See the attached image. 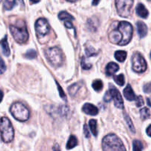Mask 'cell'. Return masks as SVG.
<instances>
[{"instance_id":"6da1fadb","label":"cell","mask_w":151,"mask_h":151,"mask_svg":"<svg viewBox=\"0 0 151 151\" xmlns=\"http://www.w3.org/2000/svg\"><path fill=\"white\" fill-rule=\"evenodd\" d=\"M102 147L103 151H127L122 140L114 134L103 138Z\"/></svg>"},{"instance_id":"7a4b0ae2","label":"cell","mask_w":151,"mask_h":151,"mask_svg":"<svg viewBox=\"0 0 151 151\" xmlns=\"http://www.w3.org/2000/svg\"><path fill=\"white\" fill-rule=\"evenodd\" d=\"M10 30L13 38L17 43L24 44L27 41L29 38V33L24 22L17 23V24L15 25H10Z\"/></svg>"},{"instance_id":"3957f363","label":"cell","mask_w":151,"mask_h":151,"mask_svg":"<svg viewBox=\"0 0 151 151\" xmlns=\"http://www.w3.org/2000/svg\"><path fill=\"white\" fill-rule=\"evenodd\" d=\"M0 134L4 142L8 143L13 141L14 138V130L8 118L1 117L0 119Z\"/></svg>"},{"instance_id":"277c9868","label":"cell","mask_w":151,"mask_h":151,"mask_svg":"<svg viewBox=\"0 0 151 151\" xmlns=\"http://www.w3.org/2000/svg\"><path fill=\"white\" fill-rule=\"evenodd\" d=\"M46 57L48 61L55 67L61 66L64 60V57L61 50L56 47L47 49L46 50Z\"/></svg>"},{"instance_id":"5b68a950","label":"cell","mask_w":151,"mask_h":151,"mask_svg":"<svg viewBox=\"0 0 151 151\" xmlns=\"http://www.w3.org/2000/svg\"><path fill=\"white\" fill-rule=\"evenodd\" d=\"M10 111L12 116L20 122H25L28 120L29 117V111L28 109L19 102L13 103L10 107Z\"/></svg>"},{"instance_id":"8992f818","label":"cell","mask_w":151,"mask_h":151,"mask_svg":"<svg viewBox=\"0 0 151 151\" xmlns=\"http://www.w3.org/2000/svg\"><path fill=\"white\" fill-rule=\"evenodd\" d=\"M117 29L122 35V40L119 44V46H125L131 41L133 35V27L129 22H121L118 24Z\"/></svg>"},{"instance_id":"52a82bcc","label":"cell","mask_w":151,"mask_h":151,"mask_svg":"<svg viewBox=\"0 0 151 151\" xmlns=\"http://www.w3.org/2000/svg\"><path fill=\"white\" fill-rule=\"evenodd\" d=\"M134 0H116L117 13L121 17L128 18L131 15Z\"/></svg>"},{"instance_id":"ba28073f","label":"cell","mask_w":151,"mask_h":151,"mask_svg":"<svg viewBox=\"0 0 151 151\" xmlns=\"http://www.w3.org/2000/svg\"><path fill=\"white\" fill-rule=\"evenodd\" d=\"M132 69L137 73L144 72L147 69V62L140 53H134L131 58Z\"/></svg>"},{"instance_id":"9c48e42d","label":"cell","mask_w":151,"mask_h":151,"mask_svg":"<svg viewBox=\"0 0 151 151\" xmlns=\"http://www.w3.org/2000/svg\"><path fill=\"white\" fill-rule=\"evenodd\" d=\"M35 32L38 36H44L50 32V24L44 18L38 19L35 24Z\"/></svg>"},{"instance_id":"30bf717a","label":"cell","mask_w":151,"mask_h":151,"mask_svg":"<svg viewBox=\"0 0 151 151\" xmlns=\"http://www.w3.org/2000/svg\"><path fill=\"white\" fill-rule=\"evenodd\" d=\"M109 87L110 88H109V91L110 92L112 99L114 102V106L118 109H122L124 108V103L120 92L113 85H109Z\"/></svg>"},{"instance_id":"8fae6325","label":"cell","mask_w":151,"mask_h":151,"mask_svg":"<svg viewBox=\"0 0 151 151\" xmlns=\"http://www.w3.org/2000/svg\"><path fill=\"white\" fill-rule=\"evenodd\" d=\"M109 41L113 44H119L122 40V35L121 32L117 29H116L111 32V33L109 34Z\"/></svg>"},{"instance_id":"7c38bea8","label":"cell","mask_w":151,"mask_h":151,"mask_svg":"<svg viewBox=\"0 0 151 151\" xmlns=\"http://www.w3.org/2000/svg\"><path fill=\"white\" fill-rule=\"evenodd\" d=\"M83 111L86 114L90 116H96L99 113V110L95 106L91 104V103H86L83 106Z\"/></svg>"},{"instance_id":"4fadbf2b","label":"cell","mask_w":151,"mask_h":151,"mask_svg":"<svg viewBox=\"0 0 151 151\" xmlns=\"http://www.w3.org/2000/svg\"><path fill=\"white\" fill-rule=\"evenodd\" d=\"M123 95L125 97V99L129 100V101H134V100H136V99H137V97H136L131 85H129V84L124 89Z\"/></svg>"},{"instance_id":"5bb4252c","label":"cell","mask_w":151,"mask_h":151,"mask_svg":"<svg viewBox=\"0 0 151 151\" xmlns=\"http://www.w3.org/2000/svg\"><path fill=\"white\" fill-rule=\"evenodd\" d=\"M136 11H137V15L140 17L143 18V19H146V18L149 15V12L148 10H147L145 5L143 4H137V8H136Z\"/></svg>"},{"instance_id":"9a60e30c","label":"cell","mask_w":151,"mask_h":151,"mask_svg":"<svg viewBox=\"0 0 151 151\" xmlns=\"http://www.w3.org/2000/svg\"><path fill=\"white\" fill-rule=\"evenodd\" d=\"M137 32L140 38H144L146 36L147 33V25L142 22H138L137 23Z\"/></svg>"},{"instance_id":"2e32d148","label":"cell","mask_w":151,"mask_h":151,"mask_svg":"<svg viewBox=\"0 0 151 151\" xmlns=\"http://www.w3.org/2000/svg\"><path fill=\"white\" fill-rule=\"evenodd\" d=\"M119 67L116 63H109V64L106 66V73L108 76H111V75H114L118 70H119Z\"/></svg>"},{"instance_id":"e0dca14e","label":"cell","mask_w":151,"mask_h":151,"mask_svg":"<svg viewBox=\"0 0 151 151\" xmlns=\"http://www.w3.org/2000/svg\"><path fill=\"white\" fill-rule=\"evenodd\" d=\"M0 45H1V49H2V52L4 55H5L6 57H8L10 54V48H9L8 42H7V35H5L4 38L0 41Z\"/></svg>"},{"instance_id":"ac0fdd59","label":"cell","mask_w":151,"mask_h":151,"mask_svg":"<svg viewBox=\"0 0 151 151\" xmlns=\"http://www.w3.org/2000/svg\"><path fill=\"white\" fill-rule=\"evenodd\" d=\"M81 87V83H74L72 85H71L68 88V91H69V94H70L72 97H75L77 94V93L78 92V91L80 90Z\"/></svg>"},{"instance_id":"d6986e66","label":"cell","mask_w":151,"mask_h":151,"mask_svg":"<svg viewBox=\"0 0 151 151\" xmlns=\"http://www.w3.org/2000/svg\"><path fill=\"white\" fill-rule=\"evenodd\" d=\"M58 18L60 20L64 21V22H66V21H70L71 22V21H73L75 19L72 15H70L66 11L60 12L58 14Z\"/></svg>"},{"instance_id":"ffe728a7","label":"cell","mask_w":151,"mask_h":151,"mask_svg":"<svg viewBox=\"0 0 151 151\" xmlns=\"http://www.w3.org/2000/svg\"><path fill=\"white\" fill-rule=\"evenodd\" d=\"M114 57L119 62H123L126 59L127 52L125 51H122V50H119L115 52Z\"/></svg>"},{"instance_id":"44dd1931","label":"cell","mask_w":151,"mask_h":151,"mask_svg":"<svg viewBox=\"0 0 151 151\" xmlns=\"http://www.w3.org/2000/svg\"><path fill=\"white\" fill-rule=\"evenodd\" d=\"M124 117H125V122H126L127 125H128V128L130 129V131H131L133 134H135L136 133L135 128H134V124H133V122H132V121H131V119L130 118L129 115H128L127 113H125V112H124Z\"/></svg>"},{"instance_id":"7402d4cb","label":"cell","mask_w":151,"mask_h":151,"mask_svg":"<svg viewBox=\"0 0 151 151\" xmlns=\"http://www.w3.org/2000/svg\"><path fill=\"white\" fill-rule=\"evenodd\" d=\"M77 145H78V139H77V138L75 136L72 135L69 137V140H68L67 144H66V148H67L68 150L72 149L74 148Z\"/></svg>"},{"instance_id":"603a6c76","label":"cell","mask_w":151,"mask_h":151,"mask_svg":"<svg viewBox=\"0 0 151 151\" xmlns=\"http://www.w3.org/2000/svg\"><path fill=\"white\" fill-rule=\"evenodd\" d=\"M88 125H89V128L91 129V132H92L93 135L94 137H97V134H98V130H97V121L95 119H91L88 122Z\"/></svg>"},{"instance_id":"cb8c5ba5","label":"cell","mask_w":151,"mask_h":151,"mask_svg":"<svg viewBox=\"0 0 151 151\" xmlns=\"http://www.w3.org/2000/svg\"><path fill=\"white\" fill-rule=\"evenodd\" d=\"M19 0H4V8L7 10H10L14 7L16 3Z\"/></svg>"},{"instance_id":"d4e9b609","label":"cell","mask_w":151,"mask_h":151,"mask_svg":"<svg viewBox=\"0 0 151 151\" xmlns=\"http://www.w3.org/2000/svg\"><path fill=\"white\" fill-rule=\"evenodd\" d=\"M140 115H141V119L142 120L148 119L150 116V109L147 107H144L140 110Z\"/></svg>"},{"instance_id":"484cf974","label":"cell","mask_w":151,"mask_h":151,"mask_svg":"<svg viewBox=\"0 0 151 151\" xmlns=\"http://www.w3.org/2000/svg\"><path fill=\"white\" fill-rule=\"evenodd\" d=\"M92 88L96 91H101L103 88V83L102 81H100V80H95L92 83Z\"/></svg>"},{"instance_id":"4316f807","label":"cell","mask_w":151,"mask_h":151,"mask_svg":"<svg viewBox=\"0 0 151 151\" xmlns=\"http://www.w3.org/2000/svg\"><path fill=\"white\" fill-rule=\"evenodd\" d=\"M114 80L115 82L119 86H122L125 84V77L123 75H114Z\"/></svg>"},{"instance_id":"83f0119b","label":"cell","mask_w":151,"mask_h":151,"mask_svg":"<svg viewBox=\"0 0 151 151\" xmlns=\"http://www.w3.org/2000/svg\"><path fill=\"white\" fill-rule=\"evenodd\" d=\"M142 143L139 140H134L133 142V151H142Z\"/></svg>"},{"instance_id":"f1b7e54d","label":"cell","mask_w":151,"mask_h":151,"mask_svg":"<svg viewBox=\"0 0 151 151\" xmlns=\"http://www.w3.org/2000/svg\"><path fill=\"white\" fill-rule=\"evenodd\" d=\"M86 55L88 57H91V56L97 55L98 54L97 51H96L94 47H86Z\"/></svg>"},{"instance_id":"f546056e","label":"cell","mask_w":151,"mask_h":151,"mask_svg":"<svg viewBox=\"0 0 151 151\" xmlns=\"http://www.w3.org/2000/svg\"><path fill=\"white\" fill-rule=\"evenodd\" d=\"M81 67L84 70H88V69H90L91 68V65L86 61L85 58L84 57H83L82 59H81Z\"/></svg>"},{"instance_id":"4dcf8cb0","label":"cell","mask_w":151,"mask_h":151,"mask_svg":"<svg viewBox=\"0 0 151 151\" xmlns=\"http://www.w3.org/2000/svg\"><path fill=\"white\" fill-rule=\"evenodd\" d=\"M36 52L34 50H28L27 52H26V54L24 55L25 57L27 58H29V59H33L36 57Z\"/></svg>"},{"instance_id":"1f68e13d","label":"cell","mask_w":151,"mask_h":151,"mask_svg":"<svg viewBox=\"0 0 151 151\" xmlns=\"http://www.w3.org/2000/svg\"><path fill=\"white\" fill-rule=\"evenodd\" d=\"M95 23L97 24V22H95L94 21V19H89V20L88 21V22H87V26H88V29H90V30H95L97 28V26H95Z\"/></svg>"},{"instance_id":"d6a6232c","label":"cell","mask_w":151,"mask_h":151,"mask_svg":"<svg viewBox=\"0 0 151 151\" xmlns=\"http://www.w3.org/2000/svg\"><path fill=\"white\" fill-rule=\"evenodd\" d=\"M136 105L137 107H142L144 105V100L142 96H138L136 99Z\"/></svg>"},{"instance_id":"836d02e7","label":"cell","mask_w":151,"mask_h":151,"mask_svg":"<svg viewBox=\"0 0 151 151\" xmlns=\"http://www.w3.org/2000/svg\"><path fill=\"white\" fill-rule=\"evenodd\" d=\"M56 84H57L58 88V91H59V94H60V97H61L62 99H63L64 100H66V94H65L63 90L62 89L61 86H60L58 83V82H56Z\"/></svg>"},{"instance_id":"e575fe53","label":"cell","mask_w":151,"mask_h":151,"mask_svg":"<svg viewBox=\"0 0 151 151\" xmlns=\"http://www.w3.org/2000/svg\"><path fill=\"white\" fill-rule=\"evenodd\" d=\"M6 70V65L1 57L0 56V74H3Z\"/></svg>"},{"instance_id":"d590c367","label":"cell","mask_w":151,"mask_h":151,"mask_svg":"<svg viewBox=\"0 0 151 151\" xmlns=\"http://www.w3.org/2000/svg\"><path fill=\"white\" fill-rule=\"evenodd\" d=\"M143 91H144L145 93H147V94L151 93V83L145 84L144 86H143Z\"/></svg>"},{"instance_id":"8d00e7d4","label":"cell","mask_w":151,"mask_h":151,"mask_svg":"<svg viewBox=\"0 0 151 151\" xmlns=\"http://www.w3.org/2000/svg\"><path fill=\"white\" fill-rule=\"evenodd\" d=\"M103 100H104V101L106 102V103H109V102H110L111 100H112L111 95L110 92H109V91L105 94L104 97H103Z\"/></svg>"},{"instance_id":"74e56055","label":"cell","mask_w":151,"mask_h":151,"mask_svg":"<svg viewBox=\"0 0 151 151\" xmlns=\"http://www.w3.org/2000/svg\"><path fill=\"white\" fill-rule=\"evenodd\" d=\"M83 133H84V135L86 138H89L90 137V134H89V131H88V128L87 125H85L83 126Z\"/></svg>"},{"instance_id":"f35d334b","label":"cell","mask_w":151,"mask_h":151,"mask_svg":"<svg viewBox=\"0 0 151 151\" xmlns=\"http://www.w3.org/2000/svg\"><path fill=\"white\" fill-rule=\"evenodd\" d=\"M64 24L65 26H66V27L68 28V29H72V28H74L73 24H72V23L70 22V21H66V22H64Z\"/></svg>"},{"instance_id":"ab89813d","label":"cell","mask_w":151,"mask_h":151,"mask_svg":"<svg viewBox=\"0 0 151 151\" xmlns=\"http://www.w3.org/2000/svg\"><path fill=\"white\" fill-rule=\"evenodd\" d=\"M146 133H147V134L149 136V137H151V125L147 127V130H146Z\"/></svg>"},{"instance_id":"60d3db41","label":"cell","mask_w":151,"mask_h":151,"mask_svg":"<svg viewBox=\"0 0 151 151\" xmlns=\"http://www.w3.org/2000/svg\"><path fill=\"white\" fill-rule=\"evenodd\" d=\"M100 0H93V2H92V4L93 5L96 6L97 5V4H99V2H100Z\"/></svg>"},{"instance_id":"b9f144b4","label":"cell","mask_w":151,"mask_h":151,"mask_svg":"<svg viewBox=\"0 0 151 151\" xmlns=\"http://www.w3.org/2000/svg\"><path fill=\"white\" fill-rule=\"evenodd\" d=\"M3 96H4V94H3V92L1 91V90H0V103H1V100H2Z\"/></svg>"},{"instance_id":"7bdbcfd3","label":"cell","mask_w":151,"mask_h":151,"mask_svg":"<svg viewBox=\"0 0 151 151\" xmlns=\"http://www.w3.org/2000/svg\"><path fill=\"white\" fill-rule=\"evenodd\" d=\"M32 3H38L40 1V0H29Z\"/></svg>"},{"instance_id":"ee69618b","label":"cell","mask_w":151,"mask_h":151,"mask_svg":"<svg viewBox=\"0 0 151 151\" xmlns=\"http://www.w3.org/2000/svg\"><path fill=\"white\" fill-rule=\"evenodd\" d=\"M147 104H148V106H150V107H151V103H150V99H149V98L147 99Z\"/></svg>"},{"instance_id":"f6af8a7d","label":"cell","mask_w":151,"mask_h":151,"mask_svg":"<svg viewBox=\"0 0 151 151\" xmlns=\"http://www.w3.org/2000/svg\"><path fill=\"white\" fill-rule=\"evenodd\" d=\"M66 1H71V2H75V1H76L77 0H66Z\"/></svg>"},{"instance_id":"bcb514c9","label":"cell","mask_w":151,"mask_h":151,"mask_svg":"<svg viewBox=\"0 0 151 151\" xmlns=\"http://www.w3.org/2000/svg\"><path fill=\"white\" fill-rule=\"evenodd\" d=\"M54 151H60V150H59V149H55Z\"/></svg>"},{"instance_id":"7dc6e473","label":"cell","mask_w":151,"mask_h":151,"mask_svg":"<svg viewBox=\"0 0 151 151\" xmlns=\"http://www.w3.org/2000/svg\"><path fill=\"white\" fill-rule=\"evenodd\" d=\"M150 58H151V52H150Z\"/></svg>"},{"instance_id":"c3c4849f","label":"cell","mask_w":151,"mask_h":151,"mask_svg":"<svg viewBox=\"0 0 151 151\" xmlns=\"http://www.w3.org/2000/svg\"><path fill=\"white\" fill-rule=\"evenodd\" d=\"M1 0H0V2H1Z\"/></svg>"},{"instance_id":"681fc988","label":"cell","mask_w":151,"mask_h":151,"mask_svg":"<svg viewBox=\"0 0 151 151\" xmlns=\"http://www.w3.org/2000/svg\"><path fill=\"white\" fill-rule=\"evenodd\" d=\"M148 1H151V0H148Z\"/></svg>"}]
</instances>
